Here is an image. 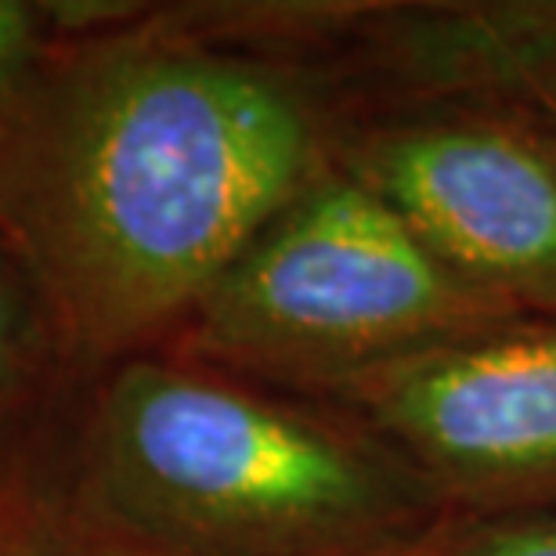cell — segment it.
<instances>
[{
	"mask_svg": "<svg viewBox=\"0 0 556 556\" xmlns=\"http://www.w3.org/2000/svg\"><path fill=\"white\" fill-rule=\"evenodd\" d=\"M365 98H481L556 135V0L365 4L351 37Z\"/></svg>",
	"mask_w": 556,
	"mask_h": 556,
	"instance_id": "obj_6",
	"label": "cell"
},
{
	"mask_svg": "<svg viewBox=\"0 0 556 556\" xmlns=\"http://www.w3.org/2000/svg\"><path fill=\"white\" fill-rule=\"evenodd\" d=\"M48 321L33 296L26 275L15 257L0 242V416L18 402L22 391H29V372L37 362Z\"/></svg>",
	"mask_w": 556,
	"mask_h": 556,
	"instance_id": "obj_8",
	"label": "cell"
},
{
	"mask_svg": "<svg viewBox=\"0 0 556 556\" xmlns=\"http://www.w3.org/2000/svg\"><path fill=\"white\" fill-rule=\"evenodd\" d=\"M506 318L520 315L463 282L380 195L329 166L220 271L163 351L321 397Z\"/></svg>",
	"mask_w": 556,
	"mask_h": 556,
	"instance_id": "obj_3",
	"label": "cell"
},
{
	"mask_svg": "<svg viewBox=\"0 0 556 556\" xmlns=\"http://www.w3.org/2000/svg\"><path fill=\"white\" fill-rule=\"evenodd\" d=\"M73 509L160 556H416L459 520L340 408L170 351L109 369Z\"/></svg>",
	"mask_w": 556,
	"mask_h": 556,
	"instance_id": "obj_2",
	"label": "cell"
},
{
	"mask_svg": "<svg viewBox=\"0 0 556 556\" xmlns=\"http://www.w3.org/2000/svg\"><path fill=\"white\" fill-rule=\"evenodd\" d=\"M332 166L514 315L556 318V135L481 98L337 105Z\"/></svg>",
	"mask_w": 556,
	"mask_h": 556,
	"instance_id": "obj_4",
	"label": "cell"
},
{
	"mask_svg": "<svg viewBox=\"0 0 556 556\" xmlns=\"http://www.w3.org/2000/svg\"><path fill=\"white\" fill-rule=\"evenodd\" d=\"M116 26V22H113ZM51 40L0 116V242L76 362L163 351L220 271L332 166L307 65L188 8Z\"/></svg>",
	"mask_w": 556,
	"mask_h": 556,
	"instance_id": "obj_1",
	"label": "cell"
},
{
	"mask_svg": "<svg viewBox=\"0 0 556 556\" xmlns=\"http://www.w3.org/2000/svg\"><path fill=\"white\" fill-rule=\"evenodd\" d=\"M416 556H556V509L459 517Z\"/></svg>",
	"mask_w": 556,
	"mask_h": 556,
	"instance_id": "obj_9",
	"label": "cell"
},
{
	"mask_svg": "<svg viewBox=\"0 0 556 556\" xmlns=\"http://www.w3.org/2000/svg\"><path fill=\"white\" fill-rule=\"evenodd\" d=\"M362 422L455 517L556 509V318H506L315 397Z\"/></svg>",
	"mask_w": 556,
	"mask_h": 556,
	"instance_id": "obj_5",
	"label": "cell"
},
{
	"mask_svg": "<svg viewBox=\"0 0 556 556\" xmlns=\"http://www.w3.org/2000/svg\"><path fill=\"white\" fill-rule=\"evenodd\" d=\"M0 556H160L65 509L0 503Z\"/></svg>",
	"mask_w": 556,
	"mask_h": 556,
	"instance_id": "obj_7",
	"label": "cell"
},
{
	"mask_svg": "<svg viewBox=\"0 0 556 556\" xmlns=\"http://www.w3.org/2000/svg\"><path fill=\"white\" fill-rule=\"evenodd\" d=\"M48 15L43 4L0 0V116L26 91L40 59L48 54Z\"/></svg>",
	"mask_w": 556,
	"mask_h": 556,
	"instance_id": "obj_10",
	"label": "cell"
}]
</instances>
